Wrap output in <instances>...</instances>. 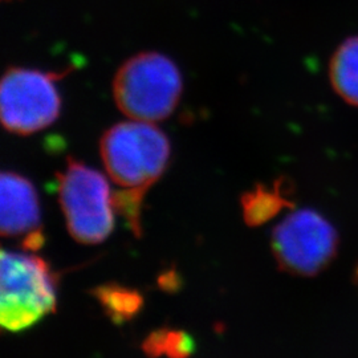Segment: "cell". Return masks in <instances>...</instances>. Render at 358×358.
<instances>
[{
  "label": "cell",
  "instance_id": "52a82bcc",
  "mask_svg": "<svg viewBox=\"0 0 358 358\" xmlns=\"http://www.w3.org/2000/svg\"><path fill=\"white\" fill-rule=\"evenodd\" d=\"M0 236L24 239L23 248L29 251L44 244L38 192L13 171H0Z\"/></svg>",
  "mask_w": 358,
  "mask_h": 358
},
{
  "label": "cell",
  "instance_id": "8992f818",
  "mask_svg": "<svg viewBox=\"0 0 358 358\" xmlns=\"http://www.w3.org/2000/svg\"><path fill=\"white\" fill-rule=\"evenodd\" d=\"M337 235L332 224L312 210H299L273 231L272 248L282 268L297 275H315L336 252Z\"/></svg>",
  "mask_w": 358,
  "mask_h": 358
},
{
  "label": "cell",
  "instance_id": "9c48e42d",
  "mask_svg": "<svg viewBox=\"0 0 358 358\" xmlns=\"http://www.w3.org/2000/svg\"><path fill=\"white\" fill-rule=\"evenodd\" d=\"M99 299L106 312L118 317H130L141 307L140 294L120 287H103L99 292Z\"/></svg>",
  "mask_w": 358,
  "mask_h": 358
},
{
  "label": "cell",
  "instance_id": "5b68a950",
  "mask_svg": "<svg viewBox=\"0 0 358 358\" xmlns=\"http://www.w3.org/2000/svg\"><path fill=\"white\" fill-rule=\"evenodd\" d=\"M56 75L29 68H10L0 77V125L31 136L53 125L62 113Z\"/></svg>",
  "mask_w": 358,
  "mask_h": 358
},
{
  "label": "cell",
  "instance_id": "ba28073f",
  "mask_svg": "<svg viewBox=\"0 0 358 358\" xmlns=\"http://www.w3.org/2000/svg\"><path fill=\"white\" fill-rule=\"evenodd\" d=\"M331 80L346 103L358 106V38H348L334 53Z\"/></svg>",
  "mask_w": 358,
  "mask_h": 358
},
{
  "label": "cell",
  "instance_id": "7a4b0ae2",
  "mask_svg": "<svg viewBox=\"0 0 358 358\" xmlns=\"http://www.w3.org/2000/svg\"><path fill=\"white\" fill-rule=\"evenodd\" d=\"M57 276L41 256L0 245V334L26 331L57 307Z\"/></svg>",
  "mask_w": 358,
  "mask_h": 358
},
{
  "label": "cell",
  "instance_id": "6da1fadb",
  "mask_svg": "<svg viewBox=\"0 0 358 358\" xmlns=\"http://www.w3.org/2000/svg\"><path fill=\"white\" fill-rule=\"evenodd\" d=\"M100 155L113 186L115 211L140 238L143 201L166 171L171 155L170 141L152 122L129 120L103 133Z\"/></svg>",
  "mask_w": 358,
  "mask_h": 358
},
{
  "label": "cell",
  "instance_id": "277c9868",
  "mask_svg": "<svg viewBox=\"0 0 358 358\" xmlns=\"http://www.w3.org/2000/svg\"><path fill=\"white\" fill-rule=\"evenodd\" d=\"M57 195L71 236L81 244H100L115 230L113 186L99 170L72 157L57 174Z\"/></svg>",
  "mask_w": 358,
  "mask_h": 358
},
{
  "label": "cell",
  "instance_id": "3957f363",
  "mask_svg": "<svg viewBox=\"0 0 358 358\" xmlns=\"http://www.w3.org/2000/svg\"><path fill=\"white\" fill-rule=\"evenodd\" d=\"M183 90V80L173 60L158 52H141L121 65L113 78L115 105L129 120H166Z\"/></svg>",
  "mask_w": 358,
  "mask_h": 358
}]
</instances>
